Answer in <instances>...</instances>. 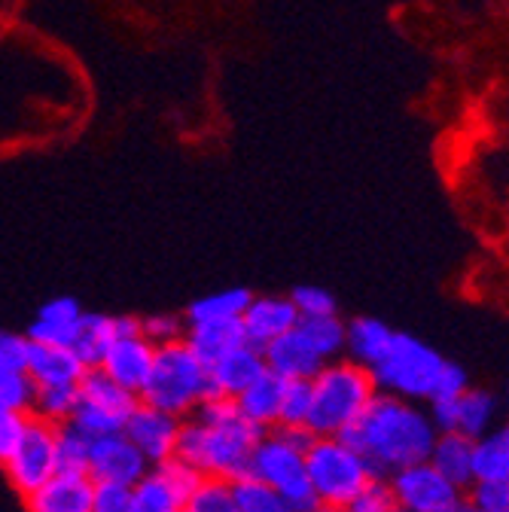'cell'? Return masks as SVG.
<instances>
[{"label":"cell","instance_id":"32","mask_svg":"<svg viewBox=\"0 0 509 512\" xmlns=\"http://www.w3.org/2000/svg\"><path fill=\"white\" fill-rule=\"evenodd\" d=\"M34 394L37 388L25 369L0 366V415H31Z\"/></svg>","mask_w":509,"mask_h":512},{"label":"cell","instance_id":"46","mask_svg":"<svg viewBox=\"0 0 509 512\" xmlns=\"http://www.w3.org/2000/svg\"><path fill=\"white\" fill-rule=\"evenodd\" d=\"M452 512H476V509H473V506H470L467 500H461V503H458V506H455Z\"/></svg>","mask_w":509,"mask_h":512},{"label":"cell","instance_id":"28","mask_svg":"<svg viewBox=\"0 0 509 512\" xmlns=\"http://www.w3.org/2000/svg\"><path fill=\"white\" fill-rule=\"evenodd\" d=\"M180 506L183 494L156 467L132 488V512H180Z\"/></svg>","mask_w":509,"mask_h":512},{"label":"cell","instance_id":"18","mask_svg":"<svg viewBox=\"0 0 509 512\" xmlns=\"http://www.w3.org/2000/svg\"><path fill=\"white\" fill-rule=\"evenodd\" d=\"M263 357H266V369L284 381H308L327 366V360L302 336L299 324H296V330H290L287 336H281L278 342L263 348Z\"/></svg>","mask_w":509,"mask_h":512},{"label":"cell","instance_id":"45","mask_svg":"<svg viewBox=\"0 0 509 512\" xmlns=\"http://www.w3.org/2000/svg\"><path fill=\"white\" fill-rule=\"evenodd\" d=\"M321 512H357L351 506H321Z\"/></svg>","mask_w":509,"mask_h":512},{"label":"cell","instance_id":"38","mask_svg":"<svg viewBox=\"0 0 509 512\" xmlns=\"http://www.w3.org/2000/svg\"><path fill=\"white\" fill-rule=\"evenodd\" d=\"M464 500L476 512H509V479H491V482H473L464 491Z\"/></svg>","mask_w":509,"mask_h":512},{"label":"cell","instance_id":"11","mask_svg":"<svg viewBox=\"0 0 509 512\" xmlns=\"http://www.w3.org/2000/svg\"><path fill=\"white\" fill-rule=\"evenodd\" d=\"M388 485L397 509L403 512H452L464 500V491L455 488L430 461L391 473Z\"/></svg>","mask_w":509,"mask_h":512},{"label":"cell","instance_id":"8","mask_svg":"<svg viewBox=\"0 0 509 512\" xmlns=\"http://www.w3.org/2000/svg\"><path fill=\"white\" fill-rule=\"evenodd\" d=\"M77 409L71 424L83 430L86 436H104V433H122L125 421L138 409V397L119 388L101 369H89L83 381L77 384Z\"/></svg>","mask_w":509,"mask_h":512},{"label":"cell","instance_id":"16","mask_svg":"<svg viewBox=\"0 0 509 512\" xmlns=\"http://www.w3.org/2000/svg\"><path fill=\"white\" fill-rule=\"evenodd\" d=\"M266 372V357L260 348H253L247 342L229 348L220 354L214 363H208V378H211V394L235 400L241 391H247L253 381Z\"/></svg>","mask_w":509,"mask_h":512},{"label":"cell","instance_id":"13","mask_svg":"<svg viewBox=\"0 0 509 512\" xmlns=\"http://www.w3.org/2000/svg\"><path fill=\"white\" fill-rule=\"evenodd\" d=\"M299 314L287 293H253L241 314V333L244 342L253 348H269L290 330H296Z\"/></svg>","mask_w":509,"mask_h":512},{"label":"cell","instance_id":"27","mask_svg":"<svg viewBox=\"0 0 509 512\" xmlns=\"http://www.w3.org/2000/svg\"><path fill=\"white\" fill-rule=\"evenodd\" d=\"M116 336V320L113 314H104V311H86L83 314V324H80V333L71 345V351L83 360L86 369H98L110 342Z\"/></svg>","mask_w":509,"mask_h":512},{"label":"cell","instance_id":"20","mask_svg":"<svg viewBox=\"0 0 509 512\" xmlns=\"http://www.w3.org/2000/svg\"><path fill=\"white\" fill-rule=\"evenodd\" d=\"M281 388H284V378L272 375L269 369L250 384L247 391H241L232 403L238 409V415L253 424L260 433L275 430L278 427V406H281Z\"/></svg>","mask_w":509,"mask_h":512},{"label":"cell","instance_id":"25","mask_svg":"<svg viewBox=\"0 0 509 512\" xmlns=\"http://www.w3.org/2000/svg\"><path fill=\"white\" fill-rule=\"evenodd\" d=\"M183 342L199 360L214 363L220 354L244 342L241 320H226V324H189L183 333Z\"/></svg>","mask_w":509,"mask_h":512},{"label":"cell","instance_id":"17","mask_svg":"<svg viewBox=\"0 0 509 512\" xmlns=\"http://www.w3.org/2000/svg\"><path fill=\"white\" fill-rule=\"evenodd\" d=\"M95 482L86 473H55L37 491L22 497L25 512H92Z\"/></svg>","mask_w":509,"mask_h":512},{"label":"cell","instance_id":"5","mask_svg":"<svg viewBox=\"0 0 509 512\" xmlns=\"http://www.w3.org/2000/svg\"><path fill=\"white\" fill-rule=\"evenodd\" d=\"M205 397H211L208 363L189 351L186 342H171L156 348L153 372L138 400L168 415L189 418Z\"/></svg>","mask_w":509,"mask_h":512},{"label":"cell","instance_id":"3","mask_svg":"<svg viewBox=\"0 0 509 512\" xmlns=\"http://www.w3.org/2000/svg\"><path fill=\"white\" fill-rule=\"evenodd\" d=\"M308 384L311 412L305 427L311 436H342L378 394L369 369L351 363L348 357L330 360L314 378H308Z\"/></svg>","mask_w":509,"mask_h":512},{"label":"cell","instance_id":"48","mask_svg":"<svg viewBox=\"0 0 509 512\" xmlns=\"http://www.w3.org/2000/svg\"><path fill=\"white\" fill-rule=\"evenodd\" d=\"M394 512H403V509H394Z\"/></svg>","mask_w":509,"mask_h":512},{"label":"cell","instance_id":"26","mask_svg":"<svg viewBox=\"0 0 509 512\" xmlns=\"http://www.w3.org/2000/svg\"><path fill=\"white\" fill-rule=\"evenodd\" d=\"M497 418V397L485 388H470L455 400V433L467 439H479L494 427Z\"/></svg>","mask_w":509,"mask_h":512},{"label":"cell","instance_id":"12","mask_svg":"<svg viewBox=\"0 0 509 512\" xmlns=\"http://www.w3.org/2000/svg\"><path fill=\"white\" fill-rule=\"evenodd\" d=\"M147 473H150L147 458L138 452V448L132 445V439L125 436V433L92 436L89 464H86V476L92 482L135 488Z\"/></svg>","mask_w":509,"mask_h":512},{"label":"cell","instance_id":"43","mask_svg":"<svg viewBox=\"0 0 509 512\" xmlns=\"http://www.w3.org/2000/svg\"><path fill=\"white\" fill-rule=\"evenodd\" d=\"M28 418L31 415H0V467H4L19 448L25 427H28Z\"/></svg>","mask_w":509,"mask_h":512},{"label":"cell","instance_id":"37","mask_svg":"<svg viewBox=\"0 0 509 512\" xmlns=\"http://www.w3.org/2000/svg\"><path fill=\"white\" fill-rule=\"evenodd\" d=\"M138 324H141L144 339L153 342L156 348L171 345V342H183V333H186V320H183V314H174V311L144 314V317H138Z\"/></svg>","mask_w":509,"mask_h":512},{"label":"cell","instance_id":"40","mask_svg":"<svg viewBox=\"0 0 509 512\" xmlns=\"http://www.w3.org/2000/svg\"><path fill=\"white\" fill-rule=\"evenodd\" d=\"M31 354V342L25 333L0 327V366L4 369H25Z\"/></svg>","mask_w":509,"mask_h":512},{"label":"cell","instance_id":"33","mask_svg":"<svg viewBox=\"0 0 509 512\" xmlns=\"http://www.w3.org/2000/svg\"><path fill=\"white\" fill-rule=\"evenodd\" d=\"M232 491H235L238 512H296L275 488H269L266 482L253 476L232 482Z\"/></svg>","mask_w":509,"mask_h":512},{"label":"cell","instance_id":"23","mask_svg":"<svg viewBox=\"0 0 509 512\" xmlns=\"http://www.w3.org/2000/svg\"><path fill=\"white\" fill-rule=\"evenodd\" d=\"M253 299V290L247 287H226L208 296H199L186 305L183 320L189 324H226V320H241L247 302Z\"/></svg>","mask_w":509,"mask_h":512},{"label":"cell","instance_id":"24","mask_svg":"<svg viewBox=\"0 0 509 512\" xmlns=\"http://www.w3.org/2000/svg\"><path fill=\"white\" fill-rule=\"evenodd\" d=\"M473 479H509V424L491 427L485 436L473 439Z\"/></svg>","mask_w":509,"mask_h":512},{"label":"cell","instance_id":"30","mask_svg":"<svg viewBox=\"0 0 509 512\" xmlns=\"http://www.w3.org/2000/svg\"><path fill=\"white\" fill-rule=\"evenodd\" d=\"M77 384H61V388H37L31 418H40L52 427L71 424L77 409Z\"/></svg>","mask_w":509,"mask_h":512},{"label":"cell","instance_id":"44","mask_svg":"<svg viewBox=\"0 0 509 512\" xmlns=\"http://www.w3.org/2000/svg\"><path fill=\"white\" fill-rule=\"evenodd\" d=\"M156 470H159V473H162V476H165V479H168V482H171V485H174L180 494H183V497H186L189 491H193V488L199 485V479H202V476H199L193 467L183 464L180 458H171V461L159 464Z\"/></svg>","mask_w":509,"mask_h":512},{"label":"cell","instance_id":"14","mask_svg":"<svg viewBox=\"0 0 509 512\" xmlns=\"http://www.w3.org/2000/svg\"><path fill=\"white\" fill-rule=\"evenodd\" d=\"M180 424H183V418L138 403V409L132 412V418L125 421V430L122 433L132 439V445L147 458L150 467H159V464L171 461L174 452H177Z\"/></svg>","mask_w":509,"mask_h":512},{"label":"cell","instance_id":"39","mask_svg":"<svg viewBox=\"0 0 509 512\" xmlns=\"http://www.w3.org/2000/svg\"><path fill=\"white\" fill-rule=\"evenodd\" d=\"M351 509H357V512H394L397 503H394L388 479L385 476H372L366 482V488L354 497Z\"/></svg>","mask_w":509,"mask_h":512},{"label":"cell","instance_id":"41","mask_svg":"<svg viewBox=\"0 0 509 512\" xmlns=\"http://www.w3.org/2000/svg\"><path fill=\"white\" fill-rule=\"evenodd\" d=\"M467 388H470V375H467V369L458 366V363H452V360H445V366H442V372H439V381H436V391H433L430 400H458ZM430 400H427V403H430Z\"/></svg>","mask_w":509,"mask_h":512},{"label":"cell","instance_id":"35","mask_svg":"<svg viewBox=\"0 0 509 512\" xmlns=\"http://www.w3.org/2000/svg\"><path fill=\"white\" fill-rule=\"evenodd\" d=\"M311 412V384L308 381H284L278 427H305Z\"/></svg>","mask_w":509,"mask_h":512},{"label":"cell","instance_id":"6","mask_svg":"<svg viewBox=\"0 0 509 512\" xmlns=\"http://www.w3.org/2000/svg\"><path fill=\"white\" fill-rule=\"evenodd\" d=\"M442 366H445V357L436 348H430L412 333L394 330L388 351L369 369V375L375 381L378 394L427 403L436 391Z\"/></svg>","mask_w":509,"mask_h":512},{"label":"cell","instance_id":"47","mask_svg":"<svg viewBox=\"0 0 509 512\" xmlns=\"http://www.w3.org/2000/svg\"><path fill=\"white\" fill-rule=\"evenodd\" d=\"M506 403H509V384H506Z\"/></svg>","mask_w":509,"mask_h":512},{"label":"cell","instance_id":"1","mask_svg":"<svg viewBox=\"0 0 509 512\" xmlns=\"http://www.w3.org/2000/svg\"><path fill=\"white\" fill-rule=\"evenodd\" d=\"M342 439L369 464L375 476H391L430 458L436 427L424 403L375 394Z\"/></svg>","mask_w":509,"mask_h":512},{"label":"cell","instance_id":"22","mask_svg":"<svg viewBox=\"0 0 509 512\" xmlns=\"http://www.w3.org/2000/svg\"><path fill=\"white\" fill-rule=\"evenodd\" d=\"M427 461L461 491H467L476 482L473 479V439H467L464 433H455V430L436 433Z\"/></svg>","mask_w":509,"mask_h":512},{"label":"cell","instance_id":"10","mask_svg":"<svg viewBox=\"0 0 509 512\" xmlns=\"http://www.w3.org/2000/svg\"><path fill=\"white\" fill-rule=\"evenodd\" d=\"M55 430L58 427H52V424H46L40 418H28V427H25V436H22L19 448L13 452V458L0 467L7 485L19 497H28L31 491H37L43 482H49L58 473Z\"/></svg>","mask_w":509,"mask_h":512},{"label":"cell","instance_id":"7","mask_svg":"<svg viewBox=\"0 0 509 512\" xmlns=\"http://www.w3.org/2000/svg\"><path fill=\"white\" fill-rule=\"evenodd\" d=\"M305 473L321 506H351L375 476L342 436H314L305 448Z\"/></svg>","mask_w":509,"mask_h":512},{"label":"cell","instance_id":"21","mask_svg":"<svg viewBox=\"0 0 509 512\" xmlns=\"http://www.w3.org/2000/svg\"><path fill=\"white\" fill-rule=\"evenodd\" d=\"M391 336H394V327H388L385 320L366 317V314L351 317L345 327V357L363 369H372L381 360V354L388 351Z\"/></svg>","mask_w":509,"mask_h":512},{"label":"cell","instance_id":"9","mask_svg":"<svg viewBox=\"0 0 509 512\" xmlns=\"http://www.w3.org/2000/svg\"><path fill=\"white\" fill-rule=\"evenodd\" d=\"M116 336L101 360V372L129 394H141L156 363V345L144 339L138 314H113Z\"/></svg>","mask_w":509,"mask_h":512},{"label":"cell","instance_id":"34","mask_svg":"<svg viewBox=\"0 0 509 512\" xmlns=\"http://www.w3.org/2000/svg\"><path fill=\"white\" fill-rule=\"evenodd\" d=\"M89 445L92 436L77 430L74 424H61L55 430V455H58V473H86L89 464Z\"/></svg>","mask_w":509,"mask_h":512},{"label":"cell","instance_id":"19","mask_svg":"<svg viewBox=\"0 0 509 512\" xmlns=\"http://www.w3.org/2000/svg\"><path fill=\"white\" fill-rule=\"evenodd\" d=\"M25 372L31 375L34 388H61V384H80L89 369L71 348L31 345Z\"/></svg>","mask_w":509,"mask_h":512},{"label":"cell","instance_id":"31","mask_svg":"<svg viewBox=\"0 0 509 512\" xmlns=\"http://www.w3.org/2000/svg\"><path fill=\"white\" fill-rule=\"evenodd\" d=\"M180 512H238L232 482L202 476L199 485L183 497Z\"/></svg>","mask_w":509,"mask_h":512},{"label":"cell","instance_id":"2","mask_svg":"<svg viewBox=\"0 0 509 512\" xmlns=\"http://www.w3.org/2000/svg\"><path fill=\"white\" fill-rule=\"evenodd\" d=\"M257 439L260 430L238 415L232 400L211 394L193 415L183 418L174 458L189 464L199 476L238 482L250 473Z\"/></svg>","mask_w":509,"mask_h":512},{"label":"cell","instance_id":"4","mask_svg":"<svg viewBox=\"0 0 509 512\" xmlns=\"http://www.w3.org/2000/svg\"><path fill=\"white\" fill-rule=\"evenodd\" d=\"M311 439L308 427H275L260 433L250 455L247 476L275 488L296 512H321V500L314 497L305 473V448Z\"/></svg>","mask_w":509,"mask_h":512},{"label":"cell","instance_id":"42","mask_svg":"<svg viewBox=\"0 0 509 512\" xmlns=\"http://www.w3.org/2000/svg\"><path fill=\"white\" fill-rule=\"evenodd\" d=\"M92 512H132V488L95 482Z\"/></svg>","mask_w":509,"mask_h":512},{"label":"cell","instance_id":"29","mask_svg":"<svg viewBox=\"0 0 509 512\" xmlns=\"http://www.w3.org/2000/svg\"><path fill=\"white\" fill-rule=\"evenodd\" d=\"M345 327H348V320H345V317H339V314L299 320L302 336L314 345V351L321 354L327 363H330V360L345 357Z\"/></svg>","mask_w":509,"mask_h":512},{"label":"cell","instance_id":"36","mask_svg":"<svg viewBox=\"0 0 509 512\" xmlns=\"http://www.w3.org/2000/svg\"><path fill=\"white\" fill-rule=\"evenodd\" d=\"M290 302L299 314V320H308V317H330V314H339V302L336 296L321 287V284H299L293 287L290 293Z\"/></svg>","mask_w":509,"mask_h":512},{"label":"cell","instance_id":"15","mask_svg":"<svg viewBox=\"0 0 509 512\" xmlns=\"http://www.w3.org/2000/svg\"><path fill=\"white\" fill-rule=\"evenodd\" d=\"M86 308L74 299V296H52L46 299L34 320L28 324L25 336L31 345H58V348H71L80 324H83Z\"/></svg>","mask_w":509,"mask_h":512}]
</instances>
